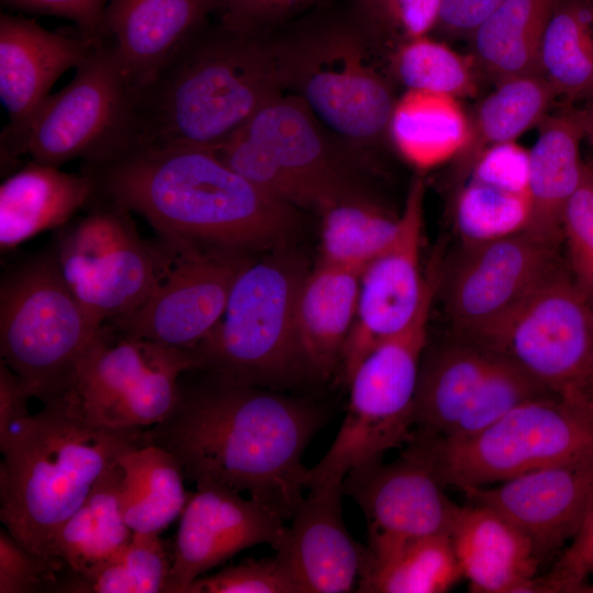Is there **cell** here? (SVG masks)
Wrapping results in <instances>:
<instances>
[{
  "label": "cell",
  "instance_id": "cell-19",
  "mask_svg": "<svg viewBox=\"0 0 593 593\" xmlns=\"http://www.w3.org/2000/svg\"><path fill=\"white\" fill-rule=\"evenodd\" d=\"M269 506L226 485L202 480L180 515L165 593H187L204 572L258 545L277 550L287 526Z\"/></svg>",
  "mask_w": 593,
  "mask_h": 593
},
{
  "label": "cell",
  "instance_id": "cell-54",
  "mask_svg": "<svg viewBox=\"0 0 593 593\" xmlns=\"http://www.w3.org/2000/svg\"><path fill=\"white\" fill-rule=\"evenodd\" d=\"M590 166H591V168H592V170H593V164H591Z\"/></svg>",
  "mask_w": 593,
  "mask_h": 593
},
{
  "label": "cell",
  "instance_id": "cell-20",
  "mask_svg": "<svg viewBox=\"0 0 593 593\" xmlns=\"http://www.w3.org/2000/svg\"><path fill=\"white\" fill-rule=\"evenodd\" d=\"M98 41L80 31L51 32L33 19L0 15V99L9 114L0 141L2 164L24 154L30 125L54 82Z\"/></svg>",
  "mask_w": 593,
  "mask_h": 593
},
{
  "label": "cell",
  "instance_id": "cell-33",
  "mask_svg": "<svg viewBox=\"0 0 593 593\" xmlns=\"http://www.w3.org/2000/svg\"><path fill=\"white\" fill-rule=\"evenodd\" d=\"M122 480L123 471L118 463L98 481L54 537L51 558L82 572L108 560L131 541L134 533L121 506Z\"/></svg>",
  "mask_w": 593,
  "mask_h": 593
},
{
  "label": "cell",
  "instance_id": "cell-32",
  "mask_svg": "<svg viewBox=\"0 0 593 593\" xmlns=\"http://www.w3.org/2000/svg\"><path fill=\"white\" fill-rule=\"evenodd\" d=\"M557 1L503 0L469 37L477 67L495 82L539 74V48Z\"/></svg>",
  "mask_w": 593,
  "mask_h": 593
},
{
  "label": "cell",
  "instance_id": "cell-5",
  "mask_svg": "<svg viewBox=\"0 0 593 593\" xmlns=\"http://www.w3.org/2000/svg\"><path fill=\"white\" fill-rule=\"evenodd\" d=\"M309 270L287 242L250 259L233 283L219 324L191 348L195 368L272 390L310 379L295 323L298 295Z\"/></svg>",
  "mask_w": 593,
  "mask_h": 593
},
{
  "label": "cell",
  "instance_id": "cell-40",
  "mask_svg": "<svg viewBox=\"0 0 593 593\" xmlns=\"http://www.w3.org/2000/svg\"><path fill=\"white\" fill-rule=\"evenodd\" d=\"M570 275L593 304V170L585 164L582 181L562 219Z\"/></svg>",
  "mask_w": 593,
  "mask_h": 593
},
{
  "label": "cell",
  "instance_id": "cell-49",
  "mask_svg": "<svg viewBox=\"0 0 593 593\" xmlns=\"http://www.w3.org/2000/svg\"><path fill=\"white\" fill-rule=\"evenodd\" d=\"M31 398L20 377L1 359L0 361V441L9 434L11 427L23 419L27 412V400Z\"/></svg>",
  "mask_w": 593,
  "mask_h": 593
},
{
  "label": "cell",
  "instance_id": "cell-18",
  "mask_svg": "<svg viewBox=\"0 0 593 593\" xmlns=\"http://www.w3.org/2000/svg\"><path fill=\"white\" fill-rule=\"evenodd\" d=\"M424 195L425 182L416 178L396 235L360 273L356 317L338 368L346 384L379 343L412 321L425 296L430 273L421 272Z\"/></svg>",
  "mask_w": 593,
  "mask_h": 593
},
{
  "label": "cell",
  "instance_id": "cell-3",
  "mask_svg": "<svg viewBox=\"0 0 593 593\" xmlns=\"http://www.w3.org/2000/svg\"><path fill=\"white\" fill-rule=\"evenodd\" d=\"M149 443L143 428L93 422L67 390L0 441L1 522L25 549L51 558L54 537L98 481L124 452Z\"/></svg>",
  "mask_w": 593,
  "mask_h": 593
},
{
  "label": "cell",
  "instance_id": "cell-30",
  "mask_svg": "<svg viewBox=\"0 0 593 593\" xmlns=\"http://www.w3.org/2000/svg\"><path fill=\"white\" fill-rule=\"evenodd\" d=\"M556 97L551 85L540 74L496 82V88L469 115L467 139L451 160V187L457 191L486 149L516 141L529 128L538 126Z\"/></svg>",
  "mask_w": 593,
  "mask_h": 593
},
{
  "label": "cell",
  "instance_id": "cell-24",
  "mask_svg": "<svg viewBox=\"0 0 593 593\" xmlns=\"http://www.w3.org/2000/svg\"><path fill=\"white\" fill-rule=\"evenodd\" d=\"M219 5L223 0H110L103 36L138 92Z\"/></svg>",
  "mask_w": 593,
  "mask_h": 593
},
{
  "label": "cell",
  "instance_id": "cell-39",
  "mask_svg": "<svg viewBox=\"0 0 593 593\" xmlns=\"http://www.w3.org/2000/svg\"><path fill=\"white\" fill-rule=\"evenodd\" d=\"M477 65L446 44L425 36L406 40L393 58V70L407 90L444 93L455 98L478 90Z\"/></svg>",
  "mask_w": 593,
  "mask_h": 593
},
{
  "label": "cell",
  "instance_id": "cell-7",
  "mask_svg": "<svg viewBox=\"0 0 593 593\" xmlns=\"http://www.w3.org/2000/svg\"><path fill=\"white\" fill-rule=\"evenodd\" d=\"M406 444L444 485L489 486L593 455V407L550 394L515 406L470 437L446 440L414 429Z\"/></svg>",
  "mask_w": 593,
  "mask_h": 593
},
{
  "label": "cell",
  "instance_id": "cell-41",
  "mask_svg": "<svg viewBox=\"0 0 593 593\" xmlns=\"http://www.w3.org/2000/svg\"><path fill=\"white\" fill-rule=\"evenodd\" d=\"M187 593H299L277 556L248 559L198 578Z\"/></svg>",
  "mask_w": 593,
  "mask_h": 593
},
{
  "label": "cell",
  "instance_id": "cell-10",
  "mask_svg": "<svg viewBox=\"0 0 593 593\" xmlns=\"http://www.w3.org/2000/svg\"><path fill=\"white\" fill-rule=\"evenodd\" d=\"M551 394L593 407V304L560 266L473 340Z\"/></svg>",
  "mask_w": 593,
  "mask_h": 593
},
{
  "label": "cell",
  "instance_id": "cell-38",
  "mask_svg": "<svg viewBox=\"0 0 593 593\" xmlns=\"http://www.w3.org/2000/svg\"><path fill=\"white\" fill-rule=\"evenodd\" d=\"M455 194V222L462 244L493 240L527 227L530 212L527 193L468 178Z\"/></svg>",
  "mask_w": 593,
  "mask_h": 593
},
{
  "label": "cell",
  "instance_id": "cell-47",
  "mask_svg": "<svg viewBox=\"0 0 593 593\" xmlns=\"http://www.w3.org/2000/svg\"><path fill=\"white\" fill-rule=\"evenodd\" d=\"M503 0H443L435 25L445 36L468 38Z\"/></svg>",
  "mask_w": 593,
  "mask_h": 593
},
{
  "label": "cell",
  "instance_id": "cell-21",
  "mask_svg": "<svg viewBox=\"0 0 593 593\" xmlns=\"http://www.w3.org/2000/svg\"><path fill=\"white\" fill-rule=\"evenodd\" d=\"M462 492L523 530L542 558L573 539L593 505V455Z\"/></svg>",
  "mask_w": 593,
  "mask_h": 593
},
{
  "label": "cell",
  "instance_id": "cell-17",
  "mask_svg": "<svg viewBox=\"0 0 593 593\" xmlns=\"http://www.w3.org/2000/svg\"><path fill=\"white\" fill-rule=\"evenodd\" d=\"M557 250L527 232L462 244L444 283L446 312L461 339L477 338L555 271Z\"/></svg>",
  "mask_w": 593,
  "mask_h": 593
},
{
  "label": "cell",
  "instance_id": "cell-28",
  "mask_svg": "<svg viewBox=\"0 0 593 593\" xmlns=\"http://www.w3.org/2000/svg\"><path fill=\"white\" fill-rule=\"evenodd\" d=\"M359 277L356 271L318 261L301 284L295 323L311 380H327L339 368L356 317Z\"/></svg>",
  "mask_w": 593,
  "mask_h": 593
},
{
  "label": "cell",
  "instance_id": "cell-27",
  "mask_svg": "<svg viewBox=\"0 0 593 593\" xmlns=\"http://www.w3.org/2000/svg\"><path fill=\"white\" fill-rule=\"evenodd\" d=\"M96 194L91 175L31 160L0 186V248L13 249L65 225Z\"/></svg>",
  "mask_w": 593,
  "mask_h": 593
},
{
  "label": "cell",
  "instance_id": "cell-45",
  "mask_svg": "<svg viewBox=\"0 0 593 593\" xmlns=\"http://www.w3.org/2000/svg\"><path fill=\"white\" fill-rule=\"evenodd\" d=\"M110 0H1L12 9L53 14L74 21L79 31L93 40L103 36V16Z\"/></svg>",
  "mask_w": 593,
  "mask_h": 593
},
{
  "label": "cell",
  "instance_id": "cell-9",
  "mask_svg": "<svg viewBox=\"0 0 593 593\" xmlns=\"http://www.w3.org/2000/svg\"><path fill=\"white\" fill-rule=\"evenodd\" d=\"M137 91L108 38L98 41L70 82L49 94L27 132L24 154L60 167L112 160L138 144Z\"/></svg>",
  "mask_w": 593,
  "mask_h": 593
},
{
  "label": "cell",
  "instance_id": "cell-25",
  "mask_svg": "<svg viewBox=\"0 0 593 593\" xmlns=\"http://www.w3.org/2000/svg\"><path fill=\"white\" fill-rule=\"evenodd\" d=\"M450 538L472 592H530L541 558L532 539L500 513L457 504Z\"/></svg>",
  "mask_w": 593,
  "mask_h": 593
},
{
  "label": "cell",
  "instance_id": "cell-51",
  "mask_svg": "<svg viewBox=\"0 0 593 593\" xmlns=\"http://www.w3.org/2000/svg\"><path fill=\"white\" fill-rule=\"evenodd\" d=\"M382 0H361V9L365 18L372 24L379 11Z\"/></svg>",
  "mask_w": 593,
  "mask_h": 593
},
{
  "label": "cell",
  "instance_id": "cell-35",
  "mask_svg": "<svg viewBox=\"0 0 593 593\" xmlns=\"http://www.w3.org/2000/svg\"><path fill=\"white\" fill-rule=\"evenodd\" d=\"M538 71L557 97L593 101V11L589 0H558L541 40Z\"/></svg>",
  "mask_w": 593,
  "mask_h": 593
},
{
  "label": "cell",
  "instance_id": "cell-53",
  "mask_svg": "<svg viewBox=\"0 0 593 593\" xmlns=\"http://www.w3.org/2000/svg\"><path fill=\"white\" fill-rule=\"evenodd\" d=\"M590 1V4H591V8H592V11H593V0H589Z\"/></svg>",
  "mask_w": 593,
  "mask_h": 593
},
{
  "label": "cell",
  "instance_id": "cell-43",
  "mask_svg": "<svg viewBox=\"0 0 593 593\" xmlns=\"http://www.w3.org/2000/svg\"><path fill=\"white\" fill-rule=\"evenodd\" d=\"M535 581L534 592H593V505L552 570Z\"/></svg>",
  "mask_w": 593,
  "mask_h": 593
},
{
  "label": "cell",
  "instance_id": "cell-14",
  "mask_svg": "<svg viewBox=\"0 0 593 593\" xmlns=\"http://www.w3.org/2000/svg\"><path fill=\"white\" fill-rule=\"evenodd\" d=\"M192 349L130 338L104 324L79 360L69 389L83 413L112 428H143L174 410Z\"/></svg>",
  "mask_w": 593,
  "mask_h": 593
},
{
  "label": "cell",
  "instance_id": "cell-4",
  "mask_svg": "<svg viewBox=\"0 0 593 593\" xmlns=\"http://www.w3.org/2000/svg\"><path fill=\"white\" fill-rule=\"evenodd\" d=\"M282 91L275 40L204 24L137 92L138 144L213 148Z\"/></svg>",
  "mask_w": 593,
  "mask_h": 593
},
{
  "label": "cell",
  "instance_id": "cell-50",
  "mask_svg": "<svg viewBox=\"0 0 593 593\" xmlns=\"http://www.w3.org/2000/svg\"><path fill=\"white\" fill-rule=\"evenodd\" d=\"M584 137H588L593 143V101L581 110Z\"/></svg>",
  "mask_w": 593,
  "mask_h": 593
},
{
  "label": "cell",
  "instance_id": "cell-48",
  "mask_svg": "<svg viewBox=\"0 0 593 593\" xmlns=\"http://www.w3.org/2000/svg\"><path fill=\"white\" fill-rule=\"evenodd\" d=\"M312 0H223V21L231 25L262 30L269 22Z\"/></svg>",
  "mask_w": 593,
  "mask_h": 593
},
{
  "label": "cell",
  "instance_id": "cell-6",
  "mask_svg": "<svg viewBox=\"0 0 593 593\" xmlns=\"http://www.w3.org/2000/svg\"><path fill=\"white\" fill-rule=\"evenodd\" d=\"M368 24L315 19L275 40L283 90L359 150L389 138L396 101L391 83L372 63Z\"/></svg>",
  "mask_w": 593,
  "mask_h": 593
},
{
  "label": "cell",
  "instance_id": "cell-8",
  "mask_svg": "<svg viewBox=\"0 0 593 593\" xmlns=\"http://www.w3.org/2000/svg\"><path fill=\"white\" fill-rule=\"evenodd\" d=\"M101 328L68 288L54 251L34 256L3 276L1 359L43 404L71 388L77 365Z\"/></svg>",
  "mask_w": 593,
  "mask_h": 593
},
{
  "label": "cell",
  "instance_id": "cell-46",
  "mask_svg": "<svg viewBox=\"0 0 593 593\" xmlns=\"http://www.w3.org/2000/svg\"><path fill=\"white\" fill-rule=\"evenodd\" d=\"M443 0H382L373 24L398 29L406 40L435 29Z\"/></svg>",
  "mask_w": 593,
  "mask_h": 593
},
{
  "label": "cell",
  "instance_id": "cell-13",
  "mask_svg": "<svg viewBox=\"0 0 593 593\" xmlns=\"http://www.w3.org/2000/svg\"><path fill=\"white\" fill-rule=\"evenodd\" d=\"M547 394L506 357L461 339L424 351L413 406L414 429L440 439H463L515 406Z\"/></svg>",
  "mask_w": 593,
  "mask_h": 593
},
{
  "label": "cell",
  "instance_id": "cell-16",
  "mask_svg": "<svg viewBox=\"0 0 593 593\" xmlns=\"http://www.w3.org/2000/svg\"><path fill=\"white\" fill-rule=\"evenodd\" d=\"M167 249L163 275L131 314L107 323L118 334L191 349L219 324L247 254L199 247L160 237Z\"/></svg>",
  "mask_w": 593,
  "mask_h": 593
},
{
  "label": "cell",
  "instance_id": "cell-37",
  "mask_svg": "<svg viewBox=\"0 0 593 593\" xmlns=\"http://www.w3.org/2000/svg\"><path fill=\"white\" fill-rule=\"evenodd\" d=\"M170 568L171 559L158 534L134 533L108 560L82 572L66 567L55 592L165 593Z\"/></svg>",
  "mask_w": 593,
  "mask_h": 593
},
{
  "label": "cell",
  "instance_id": "cell-29",
  "mask_svg": "<svg viewBox=\"0 0 593 593\" xmlns=\"http://www.w3.org/2000/svg\"><path fill=\"white\" fill-rule=\"evenodd\" d=\"M463 579L449 535L368 538L356 591L443 593Z\"/></svg>",
  "mask_w": 593,
  "mask_h": 593
},
{
  "label": "cell",
  "instance_id": "cell-22",
  "mask_svg": "<svg viewBox=\"0 0 593 593\" xmlns=\"http://www.w3.org/2000/svg\"><path fill=\"white\" fill-rule=\"evenodd\" d=\"M432 468L409 449L394 461L373 460L350 470L344 495L362 511L368 538L412 539L451 532L456 503Z\"/></svg>",
  "mask_w": 593,
  "mask_h": 593
},
{
  "label": "cell",
  "instance_id": "cell-2",
  "mask_svg": "<svg viewBox=\"0 0 593 593\" xmlns=\"http://www.w3.org/2000/svg\"><path fill=\"white\" fill-rule=\"evenodd\" d=\"M85 171L98 194L142 215L165 239L248 255L287 242L299 223L298 209L211 147L136 144Z\"/></svg>",
  "mask_w": 593,
  "mask_h": 593
},
{
  "label": "cell",
  "instance_id": "cell-52",
  "mask_svg": "<svg viewBox=\"0 0 593 593\" xmlns=\"http://www.w3.org/2000/svg\"><path fill=\"white\" fill-rule=\"evenodd\" d=\"M590 398L593 402V365H592V373H591V380H590Z\"/></svg>",
  "mask_w": 593,
  "mask_h": 593
},
{
  "label": "cell",
  "instance_id": "cell-1",
  "mask_svg": "<svg viewBox=\"0 0 593 593\" xmlns=\"http://www.w3.org/2000/svg\"><path fill=\"white\" fill-rule=\"evenodd\" d=\"M327 421L311 400L193 368L180 379L174 410L148 433L186 479L246 492L290 521L306 489L303 455Z\"/></svg>",
  "mask_w": 593,
  "mask_h": 593
},
{
  "label": "cell",
  "instance_id": "cell-36",
  "mask_svg": "<svg viewBox=\"0 0 593 593\" xmlns=\"http://www.w3.org/2000/svg\"><path fill=\"white\" fill-rule=\"evenodd\" d=\"M321 216L320 261L361 273L394 238L400 216L376 199L333 204Z\"/></svg>",
  "mask_w": 593,
  "mask_h": 593
},
{
  "label": "cell",
  "instance_id": "cell-44",
  "mask_svg": "<svg viewBox=\"0 0 593 593\" xmlns=\"http://www.w3.org/2000/svg\"><path fill=\"white\" fill-rule=\"evenodd\" d=\"M468 178L528 194L529 150L515 141L495 145L478 158Z\"/></svg>",
  "mask_w": 593,
  "mask_h": 593
},
{
  "label": "cell",
  "instance_id": "cell-42",
  "mask_svg": "<svg viewBox=\"0 0 593 593\" xmlns=\"http://www.w3.org/2000/svg\"><path fill=\"white\" fill-rule=\"evenodd\" d=\"M65 568L63 560L29 551L1 528L0 593L55 592Z\"/></svg>",
  "mask_w": 593,
  "mask_h": 593
},
{
  "label": "cell",
  "instance_id": "cell-31",
  "mask_svg": "<svg viewBox=\"0 0 593 593\" xmlns=\"http://www.w3.org/2000/svg\"><path fill=\"white\" fill-rule=\"evenodd\" d=\"M452 96L406 90L395 101L388 136L413 166L427 169L451 161L462 148L469 115Z\"/></svg>",
  "mask_w": 593,
  "mask_h": 593
},
{
  "label": "cell",
  "instance_id": "cell-12",
  "mask_svg": "<svg viewBox=\"0 0 593 593\" xmlns=\"http://www.w3.org/2000/svg\"><path fill=\"white\" fill-rule=\"evenodd\" d=\"M68 288L99 326L135 311L157 286L167 249L145 242L131 211L96 192L53 250Z\"/></svg>",
  "mask_w": 593,
  "mask_h": 593
},
{
  "label": "cell",
  "instance_id": "cell-34",
  "mask_svg": "<svg viewBox=\"0 0 593 593\" xmlns=\"http://www.w3.org/2000/svg\"><path fill=\"white\" fill-rule=\"evenodd\" d=\"M121 506L137 534H159L181 515L190 494L177 459L165 448L146 444L124 452Z\"/></svg>",
  "mask_w": 593,
  "mask_h": 593
},
{
  "label": "cell",
  "instance_id": "cell-15",
  "mask_svg": "<svg viewBox=\"0 0 593 593\" xmlns=\"http://www.w3.org/2000/svg\"><path fill=\"white\" fill-rule=\"evenodd\" d=\"M261 144L278 163L283 200L320 214L350 200L374 199L353 147L332 133L295 94L282 92L239 128Z\"/></svg>",
  "mask_w": 593,
  "mask_h": 593
},
{
  "label": "cell",
  "instance_id": "cell-11",
  "mask_svg": "<svg viewBox=\"0 0 593 593\" xmlns=\"http://www.w3.org/2000/svg\"><path fill=\"white\" fill-rule=\"evenodd\" d=\"M426 338L421 325L411 324L379 343L359 363L347 384L343 423L327 452L309 468L306 489L343 481L350 470L409 441Z\"/></svg>",
  "mask_w": 593,
  "mask_h": 593
},
{
  "label": "cell",
  "instance_id": "cell-23",
  "mask_svg": "<svg viewBox=\"0 0 593 593\" xmlns=\"http://www.w3.org/2000/svg\"><path fill=\"white\" fill-rule=\"evenodd\" d=\"M290 519L277 558L299 593H347L357 588L366 546L347 530L343 481L309 488Z\"/></svg>",
  "mask_w": 593,
  "mask_h": 593
},
{
  "label": "cell",
  "instance_id": "cell-26",
  "mask_svg": "<svg viewBox=\"0 0 593 593\" xmlns=\"http://www.w3.org/2000/svg\"><path fill=\"white\" fill-rule=\"evenodd\" d=\"M584 138L581 110L570 107L547 114L529 150V219L524 232L559 246L564 210L582 181Z\"/></svg>",
  "mask_w": 593,
  "mask_h": 593
}]
</instances>
